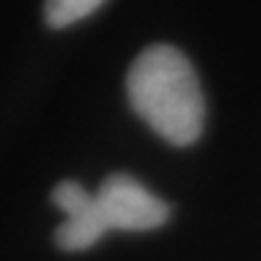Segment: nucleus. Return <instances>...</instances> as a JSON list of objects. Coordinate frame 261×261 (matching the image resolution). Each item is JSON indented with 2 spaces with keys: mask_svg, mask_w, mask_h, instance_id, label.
<instances>
[{
  "mask_svg": "<svg viewBox=\"0 0 261 261\" xmlns=\"http://www.w3.org/2000/svg\"><path fill=\"white\" fill-rule=\"evenodd\" d=\"M128 101L173 147H189L203 134V88L189 59L173 45H149L136 56L128 69Z\"/></svg>",
  "mask_w": 261,
  "mask_h": 261,
  "instance_id": "1",
  "label": "nucleus"
},
{
  "mask_svg": "<svg viewBox=\"0 0 261 261\" xmlns=\"http://www.w3.org/2000/svg\"><path fill=\"white\" fill-rule=\"evenodd\" d=\"M93 213L104 234L112 229L149 232L168 221L171 208L158 195H152L144 184H139L134 176L112 173L93 195Z\"/></svg>",
  "mask_w": 261,
  "mask_h": 261,
  "instance_id": "2",
  "label": "nucleus"
},
{
  "mask_svg": "<svg viewBox=\"0 0 261 261\" xmlns=\"http://www.w3.org/2000/svg\"><path fill=\"white\" fill-rule=\"evenodd\" d=\"M51 200L67 216V221L56 229V245L62 251H86L104 237V229L93 213V195L86 192L77 181H59L51 192Z\"/></svg>",
  "mask_w": 261,
  "mask_h": 261,
  "instance_id": "3",
  "label": "nucleus"
},
{
  "mask_svg": "<svg viewBox=\"0 0 261 261\" xmlns=\"http://www.w3.org/2000/svg\"><path fill=\"white\" fill-rule=\"evenodd\" d=\"M101 3L104 0H45V21L51 27L62 30L91 16Z\"/></svg>",
  "mask_w": 261,
  "mask_h": 261,
  "instance_id": "4",
  "label": "nucleus"
}]
</instances>
